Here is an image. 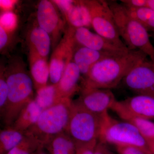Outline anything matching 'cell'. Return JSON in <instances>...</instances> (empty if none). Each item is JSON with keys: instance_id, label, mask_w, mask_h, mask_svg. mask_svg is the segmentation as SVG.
I'll return each instance as SVG.
<instances>
[{"instance_id": "6da1fadb", "label": "cell", "mask_w": 154, "mask_h": 154, "mask_svg": "<svg viewBox=\"0 0 154 154\" xmlns=\"http://www.w3.org/2000/svg\"><path fill=\"white\" fill-rule=\"evenodd\" d=\"M147 55L139 50H129L102 59L91 68L82 80L83 88H115L133 68L146 60Z\"/></svg>"}, {"instance_id": "7a4b0ae2", "label": "cell", "mask_w": 154, "mask_h": 154, "mask_svg": "<svg viewBox=\"0 0 154 154\" xmlns=\"http://www.w3.org/2000/svg\"><path fill=\"white\" fill-rule=\"evenodd\" d=\"M8 87V102L1 116L4 128L11 126L22 109L34 99L33 80L20 62H14L5 69Z\"/></svg>"}, {"instance_id": "3957f363", "label": "cell", "mask_w": 154, "mask_h": 154, "mask_svg": "<svg viewBox=\"0 0 154 154\" xmlns=\"http://www.w3.org/2000/svg\"><path fill=\"white\" fill-rule=\"evenodd\" d=\"M113 14L120 37L130 50H139L150 57L154 62V47L151 42L148 31L143 25L131 17L121 3L107 1Z\"/></svg>"}, {"instance_id": "277c9868", "label": "cell", "mask_w": 154, "mask_h": 154, "mask_svg": "<svg viewBox=\"0 0 154 154\" xmlns=\"http://www.w3.org/2000/svg\"><path fill=\"white\" fill-rule=\"evenodd\" d=\"M72 100L63 98L55 105L42 110L36 124L27 133L43 145L57 135L66 132L68 126Z\"/></svg>"}, {"instance_id": "5b68a950", "label": "cell", "mask_w": 154, "mask_h": 154, "mask_svg": "<svg viewBox=\"0 0 154 154\" xmlns=\"http://www.w3.org/2000/svg\"><path fill=\"white\" fill-rule=\"evenodd\" d=\"M98 141L105 144H113L116 146L135 147L146 154H153L146 139L134 125L126 121L113 119L108 113L103 116Z\"/></svg>"}, {"instance_id": "8992f818", "label": "cell", "mask_w": 154, "mask_h": 154, "mask_svg": "<svg viewBox=\"0 0 154 154\" xmlns=\"http://www.w3.org/2000/svg\"><path fill=\"white\" fill-rule=\"evenodd\" d=\"M103 116L92 113L76 100L73 101L66 132L75 144L98 141Z\"/></svg>"}, {"instance_id": "52a82bcc", "label": "cell", "mask_w": 154, "mask_h": 154, "mask_svg": "<svg viewBox=\"0 0 154 154\" xmlns=\"http://www.w3.org/2000/svg\"><path fill=\"white\" fill-rule=\"evenodd\" d=\"M90 11L92 27L96 33L121 47H127L122 42L113 14L107 1H85Z\"/></svg>"}, {"instance_id": "ba28073f", "label": "cell", "mask_w": 154, "mask_h": 154, "mask_svg": "<svg viewBox=\"0 0 154 154\" xmlns=\"http://www.w3.org/2000/svg\"><path fill=\"white\" fill-rule=\"evenodd\" d=\"M74 29L69 27L53 51L49 63L50 85L58 84L67 66L72 60L76 45Z\"/></svg>"}, {"instance_id": "9c48e42d", "label": "cell", "mask_w": 154, "mask_h": 154, "mask_svg": "<svg viewBox=\"0 0 154 154\" xmlns=\"http://www.w3.org/2000/svg\"><path fill=\"white\" fill-rule=\"evenodd\" d=\"M122 81L127 88L137 95L154 97V62L145 60L133 68Z\"/></svg>"}, {"instance_id": "30bf717a", "label": "cell", "mask_w": 154, "mask_h": 154, "mask_svg": "<svg viewBox=\"0 0 154 154\" xmlns=\"http://www.w3.org/2000/svg\"><path fill=\"white\" fill-rule=\"evenodd\" d=\"M58 9L53 1L42 0L36 11L37 25L49 34L54 46L56 42L57 44L65 27L64 21Z\"/></svg>"}, {"instance_id": "8fae6325", "label": "cell", "mask_w": 154, "mask_h": 154, "mask_svg": "<svg viewBox=\"0 0 154 154\" xmlns=\"http://www.w3.org/2000/svg\"><path fill=\"white\" fill-rule=\"evenodd\" d=\"M76 100L82 106L92 113L103 116L112 109L116 102L115 96L110 89L83 88Z\"/></svg>"}, {"instance_id": "7c38bea8", "label": "cell", "mask_w": 154, "mask_h": 154, "mask_svg": "<svg viewBox=\"0 0 154 154\" xmlns=\"http://www.w3.org/2000/svg\"><path fill=\"white\" fill-rule=\"evenodd\" d=\"M63 13L69 27L74 28L92 27L91 17L85 1H53Z\"/></svg>"}, {"instance_id": "4fadbf2b", "label": "cell", "mask_w": 154, "mask_h": 154, "mask_svg": "<svg viewBox=\"0 0 154 154\" xmlns=\"http://www.w3.org/2000/svg\"><path fill=\"white\" fill-rule=\"evenodd\" d=\"M74 38L77 45L98 51L119 54L130 50L127 47L114 44L97 33L91 32L88 28H75Z\"/></svg>"}, {"instance_id": "5bb4252c", "label": "cell", "mask_w": 154, "mask_h": 154, "mask_svg": "<svg viewBox=\"0 0 154 154\" xmlns=\"http://www.w3.org/2000/svg\"><path fill=\"white\" fill-rule=\"evenodd\" d=\"M113 107L119 108L131 115L151 121L154 120V97L152 96L137 95L123 101H116Z\"/></svg>"}, {"instance_id": "9a60e30c", "label": "cell", "mask_w": 154, "mask_h": 154, "mask_svg": "<svg viewBox=\"0 0 154 154\" xmlns=\"http://www.w3.org/2000/svg\"><path fill=\"white\" fill-rule=\"evenodd\" d=\"M81 75L79 67L72 60L67 66L59 82L56 85L60 99H71L75 93L81 89L79 83Z\"/></svg>"}, {"instance_id": "2e32d148", "label": "cell", "mask_w": 154, "mask_h": 154, "mask_svg": "<svg viewBox=\"0 0 154 154\" xmlns=\"http://www.w3.org/2000/svg\"><path fill=\"white\" fill-rule=\"evenodd\" d=\"M113 54H116L94 50L76 44L72 60L85 78L95 64L102 59Z\"/></svg>"}, {"instance_id": "e0dca14e", "label": "cell", "mask_w": 154, "mask_h": 154, "mask_svg": "<svg viewBox=\"0 0 154 154\" xmlns=\"http://www.w3.org/2000/svg\"><path fill=\"white\" fill-rule=\"evenodd\" d=\"M47 59L29 51L30 76L36 91L48 85L50 69L49 64L48 62Z\"/></svg>"}, {"instance_id": "ac0fdd59", "label": "cell", "mask_w": 154, "mask_h": 154, "mask_svg": "<svg viewBox=\"0 0 154 154\" xmlns=\"http://www.w3.org/2000/svg\"><path fill=\"white\" fill-rule=\"evenodd\" d=\"M27 40L29 51L48 59L52 42L49 34L45 30L38 25L34 26L28 33Z\"/></svg>"}, {"instance_id": "d6986e66", "label": "cell", "mask_w": 154, "mask_h": 154, "mask_svg": "<svg viewBox=\"0 0 154 154\" xmlns=\"http://www.w3.org/2000/svg\"><path fill=\"white\" fill-rule=\"evenodd\" d=\"M42 111L33 99L24 107L14 123L9 127L22 132H27L36 124Z\"/></svg>"}, {"instance_id": "ffe728a7", "label": "cell", "mask_w": 154, "mask_h": 154, "mask_svg": "<svg viewBox=\"0 0 154 154\" xmlns=\"http://www.w3.org/2000/svg\"><path fill=\"white\" fill-rule=\"evenodd\" d=\"M44 147L49 154H76L75 143L66 132L52 138Z\"/></svg>"}, {"instance_id": "44dd1931", "label": "cell", "mask_w": 154, "mask_h": 154, "mask_svg": "<svg viewBox=\"0 0 154 154\" xmlns=\"http://www.w3.org/2000/svg\"><path fill=\"white\" fill-rule=\"evenodd\" d=\"M111 109L125 121L134 125L146 141L154 140V122L151 120L131 115L116 107H112Z\"/></svg>"}, {"instance_id": "7402d4cb", "label": "cell", "mask_w": 154, "mask_h": 154, "mask_svg": "<svg viewBox=\"0 0 154 154\" xmlns=\"http://www.w3.org/2000/svg\"><path fill=\"white\" fill-rule=\"evenodd\" d=\"M27 136L23 132L12 128L5 127L0 131V154H6L24 140Z\"/></svg>"}, {"instance_id": "603a6c76", "label": "cell", "mask_w": 154, "mask_h": 154, "mask_svg": "<svg viewBox=\"0 0 154 154\" xmlns=\"http://www.w3.org/2000/svg\"><path fill=\"white\" fill-rule=\"evenodd\" d=\"M60 99L58 95L56 86L48 85L36 91L34 100L42 110H45L59 102Z\"/></svg>"}, {"instance_id": "cb8c5ba5", "label": "cell", "mask_w": 154, "mask_h": 154, "mask_svg": "<svg viewBox=\"0 0 154 154\" xmlns=\"http://www.w3.org/2000/svg\"><path fill=\"white\" fill-rule=\"evenodd\" d=\"M125 8L128 14L143 25L148 31L154 32V10L147 7L139 8H128L125 7Z\"/></svg>"}, {"instance_id": "d4e9b609", "label": "cell", "mask_w": 154, "mask_h": 154, "mask_svg": "<svg viewBox=\"0 0 154 154\" xmlns=\"http://www.w3.org/2000/svg\"><path fill=\"white\" fill-rule=\"evenodd\" d=\"M27 136L16 147L6 154H36L43 144L27 132Z\"/></svg>"}, {"instance_id": "484cf974", "label": "cell", "mask_w": 154, "mask_h": 154, "mask_svg": "<svg viewBox=\"0 0 154 154\" xmlns=\"http://www.w3.org/2000/svg\"><path fill=\"white\" fill-rule=\"evenodd\" d=\"M8 96V87L5 75V69L1 68L0 74V116L5 109Z\"/></svg>"}, {"instance_id": "4316f807", "label": "cell", "mask_w": 154, "mask_h": 154, "mask_svg": "<svg viewBox=\"0 0 154 154\" xmlns=\"http://www.w3.org/2000/svg\"><path fill=\"white\" fill-rule=\"evenodd\" d=\"M98 141L91 143L75 144L76 154H94Z\"/></svg>"}, {"instance_id": "83f0119b", "label": "cell", "mask_w": 154, "mask_h": 154, "mask_svg": "<svg viewBox=\"0 0 154 154\" xmlns=\"http://www.w3.org/2000/svg\"><path fill=\"white\" fill-rule=\"evenodd\" d=\"M116 148L119 154H146L140 149L131 146L118 145Z\"/></svg>"}, {"instance_id": "f1b7e54d", "label": "cell", "mask_w": 154, "mask_h": 154, "mask_svg": "<svg viewBox=\"0 0 154 154\" xmlns=\"http://www.w3.org/2000/svg\"><path fill=\"white\" fill-rule=\"evenodd\" d=\"M15 21L13 14L11 13H7L1 17L0 25L9 31V29L12 28V25L15 24Z\"/></svg>"}, {"instance_id": "f546056e", "label": "cell", "mask_w": 154, "mask_h": 154, "mask_svg": "<svg viewBox=\"0 0 154 154\" xmlns=\"http://www.w3.org/2000/svg\"><path fill=\"white\" fill-rule=\"evenodd\" d=\"M120 2L126 8H139L147 6V0H121Z\"/></svg>"}, {"instance_id": "4dcf8cb0", "label": "cell", "mask_w": 154, "mask_h": 154, "mask_svg": "<svg viewBox=\"0 0 154 154\" xmlns=\"http://www.w3.org/2000/svg\"><path fill=\"white\" fill-rule=\"evenodd\" d=\"M9 31L0 25V49L2 51L5 48L9 41Z\"/></svg>"}, {"instance_id": "1f68e13d", "label": "cell", "mask_w": 154, "mask_h": 154, "mask_svg": "<svg viewBox=\"0 0 154 154\" xmlns=\"http://www.w3.org/2000/svg\"><path fill=\"white\" fill-rule=\"evenodd\" d=\"M94 154H112L105 143L98 141L96 145Z\"/></svg>"}, {"instance_id": "d6a6232c", "label": "cell", "mask_w": 154, "mask_h": 154, "mask_svg": "<svg viewBox=\"0 0 154 154\" xmlns=\"http://www.w3.org/2000/svg\"><path fill=\"white\" fill-rule=\"evenodd\" d=\"M148 144L149 148L151 151L152 153L154 154V140L147 141Z\"/></svg>"}, {"instance_id": "836d02e7", "label": "cell", "mask_w": 154, "mask_h": 154, "mask_svg": "<svg viewBox=\"0 0 154 154\" xmlns=\"http://www.w3.org/2000/svg\"><path fill=\"white\" fill-rule=\"evenodd\" d=\"M12 2L8 1H1V6L4 7V8H8L11 5Z\"/></svg>"}, {"instance_id": "e575fe53", "label": "cell", "mask_w": 154, "mask_h": 154, "mask_svg": "<svg viewBox=\"0 0 154 154\" xmlns=\"http://www.w3.org/2000/svg\"><path fill=\"white\" fill-rule=\"evenodd\" d=\"M154 11V0H147V6Z\"/></svg>"}]
</instances>
